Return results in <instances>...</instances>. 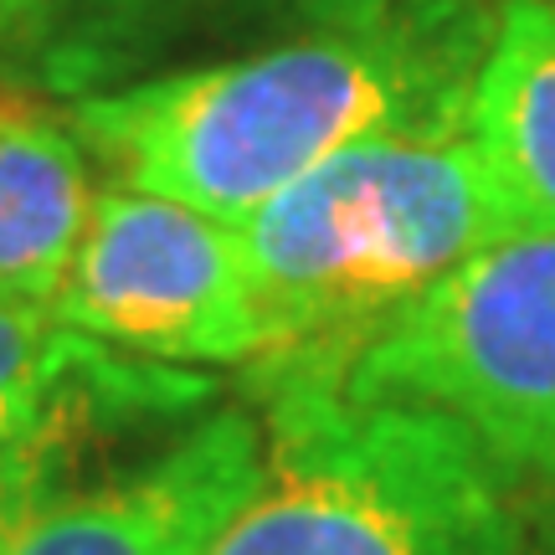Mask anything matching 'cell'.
<instances>
[{
	"label": "cell",
	"mask_w": 555,
	"mask_h": 555,
	"mask_svg": "<svg viewBox=\"0 0 555 555\" xmlns=\"http://www.w3.org/2000/svg\"><path fill=\"white\" fill-rule=\"evenodd\" d=\"M119 350L73 335L41 309L0 298V478L52 457L103 391Z\"/></svg>",
	"instance_id": "9"
},
{
	"label": "cell",
	"mask_w": 555,
	"mask_h": 555,
	"mask_svg": "<svg viewBox=\"0 0 555 555\" xmlns=\"http://www.w3.org/2000/svg\"><path fill=\"white\" fill-rule=\"evenodd\" d=\"M93 196L99 185L73 129L0 108V298L5 304L52 314Z\"/></svg>",
	"instance_id": "8"
},
{
	"label": "cell",
	"mask_w": 555,
	"mask_h": 555,
	"mask_svg": "<svg viewBox=\"0 0 555 555\" xmlns=\"http://www.w3.org/2000/svg\"><path fill=\"white\" fill-rule=\"evenodd\" d=\"M489 26L483 0H380L247 57L93 88L67 129L114 185L242 227L345 150L468 119Z\"/></svg>",
	"instance_id": "1"
},
{
	"label": "cell",
	"mask_w": 555,
	"mask_h": 555,
	"mask_svg": "<svg viewBox=\"0 0 555 555\" xmlns=\"http://www.w3.org/2000/svg\"><path fill=\"white\" fill-rule=\"evenodd\" d=\"M47 0H0V57L5 52H26V41L37 37Z\"/></svg>",
	"instance_id": "12"
},
{
	"label": "cell",
	"mask_w": 555,
	"mask_h": 555,
	"mask_svg": "<svg viewBox=\"0 0 555 555\" xmlns=\"http://www.w3.org/2000/svg\"><path fill=\"white\" fill-rule=\"evenodd\" d=\"M509 555H555V489L519 494V530Z\"/></svg>",
	"instance_id": "11"
},
{
	"label": "cell",
	"mask_w": 555,
	"mask_h": 555,
	"mask_svg": "<svg viewBox=\"0 0 555 555\" xmlns=\"http://www.w3.org/2000/svg\"><path fill=\"white\" fill-rule=\"evenodd\" d=\"M262 478V416L217 406L93 489H57L0 535V555H206Z\"/></svg>",
	"instance_id": "6"
},
{
	"label": "cell",
	"mask_w": 555,
	"mask_h": 555,
	"mask_svg": "<svg viewBox=\"0 0 555 555\" xmlns=\"http://www.w3.org/2000/svg\"><path fill=\"white\" fill-rule=\"evenodd\" d=\"M380 0H47L37 37L26 41L47 73L73 88H93L119 78L134 62L159 52L165 41L185 37L191 26L217 16H253V11H304L309 26L339 16H360Z\"/></svg>",
	"instance_id": "10"
},
{
	"label": "cell",
	"mask_w": 555,
	"mask_h": 555,
	"mask_svg": "<svg viewBox=\"0 0 555 555\" xmlns=\"http://www.w3.org/2000/svg\"><path fill=\"white\" fill-rule=\"evenodd\" d=\"M52 319L176 371L258 360L237 227L134 185H103L93 196Z\"/></svg>",
	"instance_id": "5"
},
{
	"label": "cell",
	"mask_w": 555,
	"mask_h": 555,
	"mask_svg": "<svg viewBox=\"0 0 555 555\" xmlns=\"http://www.w3.org/2000/svg\"><path fill=\"white\" fill-rule=\"evenodd\" d=\"M515 232L468 119L371 139L237 227L258 319L253 380L339 376L437 278Z\"/></svg>",
	"instance_id": "2"
},
{
	"label": "cell",
	"mask_w": 555,
	"mask_h": 555,
	"mask_svg": "<svg viewBox=\"0 0 555 555\" xmlns=\"http://www.w3.org/2000/svg\"><path fill=\"white\" fill-rule=\"evenodd\" d=\"M262 478L206 555H509L519 494L453 422L268 376Z\"/></svg>",
	"instance_id": "3"
},
{
	"label": "cell",
	"mask_w": 555,
	"mask_h": 555,
	"mask_svg": "<svg viewBox=\"0 0 555 555\" xmlns=\"http://www.w3.org/2000/svg\"><path fill=\"white\" fill-rule=\"evenodd\" d=\"M339 386L453 422L515 494L555 489V232L483 242L380 324Z\"/></svg>",
	"instance_id": "4"
},
{
	"label": "cell",
	"mask_w": 555,
	"mask_h": 555,
	"mask_svg": "<svg viewBox=\"0 0 555 555\" xmlns=\"http://www.w3.org/2000/svg\"><path fill=\"white\" fill-rule=\"evenodd\" d=\"M468 134L515 227L555 232V0H499Z\"/></svg>",
	"instance_id": "7"
}]
</instances>
